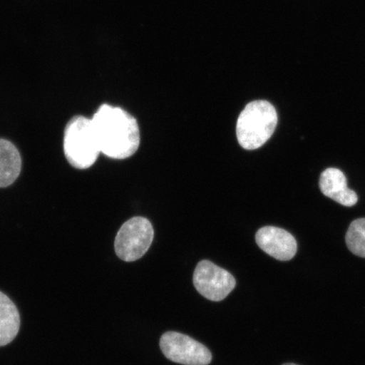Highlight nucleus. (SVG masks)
Listing matches in <instances>:
<instances>
[{
	"mask_svg": "<svg viewBox=\"0 0 365 365\" xmlns=\"http://www.w3.org/2000/svg\"><path fill=\"white\" fill-rule=\"evenodd\" d=\"M63 152L77 170H88L99 156L100 149L91 118L76 116L68 123L63 136Z\"/></svg>",
	"mask_w": 365,
	"mask_h": 365,
	"instance_id": "nucleus-3",
	"label": "nucleus"
},
{
	"mask_svg": "<svg viewBox=\"0 0 365 365\" xmlns=\"http://www.w3.org/2000/svg\"><path fill=\"white\" fill-rule=\"evenodd\" d=\"M255 241L264 252L282 262L293 259L298 249L294 237L277 227H262L255 235Z\"/></svg>",
	"mask_w": 365,
	"mask_h": 365,
	"instance_id": "nucleus-7",
	"label": "nucleus"
},
{
	"mask_svg": "<svg viewBox=\"0 0 365 365\" xmlns=\"http://www.w3.org/2000/svg\"><path fill=\"white\" fill-rule=\"evenodd\" d=\"M284 365H298V364H285Z\"/></svg>",
	"mask_w": 365,
	"mask_h": 365,
	"instance_id": "nucleus-12",
	"label": "nucleus"
},
{
	"mask_svg": "<svg viewBox=\"0 0 365 365\" xmlns=\"http://www.w3.org/2000/svg\"><path fill=\"white\" fill-rule=\"evenodd\" d=\"M160 348L168 359L184 365H208L212 356L207 346L190 336L168 331L160 340Z\"/></svg>",
	"mask_w": 365,
	"mask_h": 365,
	"instance_id": "nucleus-5",
	"label": "nucleus"
},
{
	"mask_svg": "<svg viewBox=\"0 0 365 365\" xmlns=\"http://www.w3.org/2000/svg\"><path fill=\"white\" fill-rule=\"evenodd\" d=\"M19 310L9 297L0 292V346L11 344L19 332Z\"/></svg>",
	"mask_w": 365,
	"mask_h": 365,
	"instance_id": "nucleus-10",
	"label": "nucleus"
},
{
	"mask_svg": "<svg viewBox=\"0 0 365 365\" xmlns=\"http://www.w3.org/2000/svg\"><path fill=\"white\" fill-rule=\"evenodd\" d=\"M21 171L19 150L11 141L0 139V188L10 186Z\"/></svg>",
	"mask_w": 365,
	"mask_h": 365,
	"instance_id": "nucleus-9",
	"label": "nucleus"
},
{
	"mask_svg": "<svg viewBox=\"0 0 365 365\" xmlns=\"http://www.w3.org/2000/svg\"><path fill=\"white\" fill-rule=\"evenodd\" d=\"M100 152L113 159L133 156L140 147L138 123L124 109L103 104L91 118Z\"/></svg>",
	"mask_w": 365,
	"mask_h": 365,
	"instance_id": "nucleus-1",
	"label": "nucleus"
},
{
	"mask_svg": "<svg viewBox=\"0 0 365 365\" xmlns=\"http://www.w3.org/2000/svg\"><path fill=\"white\" fill-rule=\"evenodd\" d=\"M278 122L276 108L264 100L246 105L236 125L239 143L245 150L262 148L271 138Z\"/></svg>",
	"mask_w": 365,
	"mask_h": 365,
	"instance_id": "nucleus-2",
	"label": "nucleus"
},
{
	"mask_svg": "<svg viewBox=\"0 0 365 365\" xmlns=\"http://www.w3.org/2000/svg\"><path fill=\"white\" fill-rule=\"evenodd\" d=\"M319 185L324 195L344 207H353L358 202L357 194L348 188L344 173L337 168H330L324 171Z\"/></svg>",
	"mask_w": 365,
	"mask_h": 365,
	"instance_id": "nucleus-8",
	"label": "nucleus"
},
{
	"mask_svg": "<svg viewBox=\"0 0 365 365\" xmlns=\"http://www.w3.org/2000/svg\"><path fill=\"white\" fill-rule=\"evenodd\" d=\"M153 239L154 230L148 219L132 217L118 230L114 249L122 261L135 262L148 252Z\"/></svg>",
	"mask_w": 365,
	"mask_h": 365,
	"instance_id": "nucleus-4",
	"label": "nucleus"
},
{
	"mask_svg": "<svg viewBox=\"0 0 365 365\" xmlns=\"http://www.w3.org/2000/svg\"><path fill=\"white\" fill-rule=\"evenodd\" d=\"M348 248L355 255L365 258V218H359L351 223L346 235Z\"/></svg>",
	"mask_w": 365,
	"mask_h": 365,
	"instance_id": "nucleus-11",
	"label": "nucleus"
},
{
	"mask_svg": "<svg viewBox=\"0 0 365 365\" xmlns=\"http://www.w3.org/2000/svg\"><path fill=\"white\" fill-rule=\"evenodd\" d=\"M193 282L196 290L205 299L217 302L225 299L236 286L232 274L207 259L196 267Z\"/></svg>",
	"mask_w": 365,
	"mask_h": 365,
	"instance_id": "nucleus-6",
	"label": "nucleus"
}]
</instances>
